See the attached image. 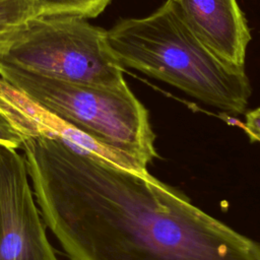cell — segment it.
<instances>
[{
	"instance_id": "cell-1",
	"label": "cell",
	"mask_w": 260,
	"mask_h": 260,
	"mask_svg": "<svg viewBox=\"0 0 260 260\" xmlns=\"http://www.w3.org/2000/svg\"><path fill=\"white\" fill-rule=\"evenodd\" d=\"M21 148L46 225L70 260H260V244L148 172L57 139Z\"/></svg>"
},
{
	"instance_id": "cell-2",
	"label": "cell",
	"mask_w": 260,
	"mask_h": 260,
	"mask_svg": "<svg viewBox=\"0 0 260 260\" xmlns=\"http://www.w3.org/2000/svg\"><path fill=\"white\" fill-rule=\"evenodd\" d=\"M107 39L124 68L167 82L225 113L246 111L252 87L245 68L207 48L172 0L147 16L119 20L107 30Z\"/></svg>"
},
{
	"instance_id": "cell-3",
	"label": "cell",
	"mask_w": 260,
	"mask_h": 260,
	"mask_svg": "<svg viewBox=\"0 0 260 260\" xmlns=\"http://www.w3.org/2000/svg\"><path fill=\"white\" fill-rule=\"evenodd\" d=\"M0 76L138 172L157 155L149 115L128 84L65 81L0 62Z\"/></svg>"
},
{
	"instance_id": "cell-4",
	"label": "cell",
	"mask_w": 260,
	"mask_h": 260,
	"mask_svg": "<svg viewBox=\"0 0 260 260\" xmlns=\"http://www.w3.org/2000/svg\"><path fill=\"white\" fill-rule=\"evenodd\" d=\"M0 62L70 82L111 87L127 83L107 30L80 16L32 17Z\"/></svg>"
},
{
	"instance_id": "cell-5",
	"label": "cell",
	"mask_w": 260,
	"mask_h": 260,
	"mask_svg": "<svg viewBox=\"0 0 260 260\" xmlns=\"http://www.w3.org/2000/svg\"><path fill=\"white\" fill-rule=\"evenodd\" d=\"M28 178L25 157L0 144V260H58Z\"/></svg>"
},
{
	"instance_id": "cell-6",
	"label": "cell",
	"mask_w": 260,
	"mask_h": 260,
	"mask_svg": "<svg viewBox=\"0 0 260 260\" xmlns=\"http://www.w3.org/2000/svg\"><path fill=\"white\" fill-rule=\"evenodd\" d=\"M196 37L223 61L245 68L252 37L237 0H172Z\"/></svg>"
},
{
	"instance_id": "cell-7",
	"label": "cell",
	"mask_w": 260,
	"mask_h": 260,
	"mask_svg": "<svg viewBox=\"0 0 260 260\" xmlns=\"http://www.w3.org/2000/svg\"><path fill=\"white\" fill-rule=\"evenodd\" d=\"M0 112L23 138L47 137L61 140L77 150L100 156L123 168L137 171L129 161L75 129L1 76Z\"/></svg>"
},
{
	"instance_id": "cell-8",
	"label": "cell",
	"mask_w": 260,
	"mask_h": 260,
	"mask_svg": "<svg viewBox=\"0 0 260 260\" xmlns=\"http://www.w3.org/2000/svg\"><path fill=\"white\" fill-rule=\"evenodd\" d=\"M35 16L36 0H0V58Z\"/></svg>"
},
{
	"instance_id": "cell-9",
	"label": "cell",
	"mask_w": 260,
	"mask_h": 260,
	"mask_svg": "<svg viewBox=\"0 0 260 260\" xmlns=\"http://www.w3.org/2000/svg\"><path fill=\"white\" fill-rule=\"evenodd\" d=\"M112 0H36L37 16H99Z\"/></svg>"
},
{
	"instance_id": "cell-10",
	"label": "cell",
	"mask_w": 260,
	"mask_h": 260,
	"mask_svg": "<svg viewBox=\"0 0 260 260\" xmlns=\"http://www.w3.org/2000/svg\"><path fill=\"white\" fill-rule=\"evenodd\" d=\"M23 139V136L0 112V144L13 148H19L22 145Z\"/></svg>"
},
{
	"instance_id": "cell-11",
	"label": "cell",
	"mask_w": 260,
	"mask_h": 260,
	"mask_svg": "<svg viewBox=\"0 0 260 260\" xmlns=\"http://www.w3.org/2000/svg\"><path fill=\"white\" fill-rule=\"evenodd\" d=\"M245 128L252 141H260V108L246 113Z\"/></svg>"
}]
</instances>
